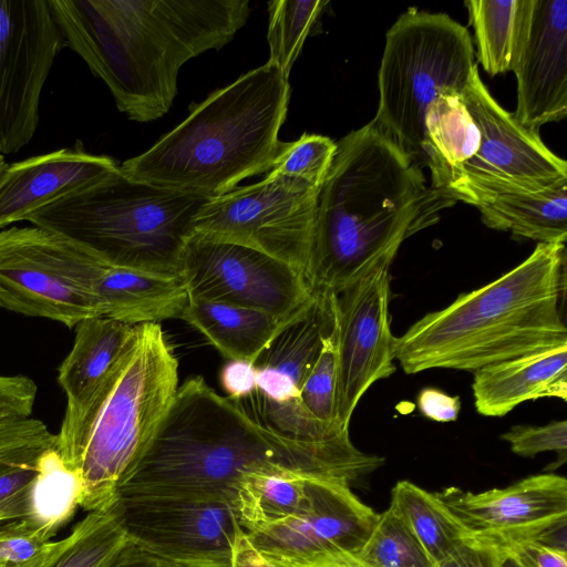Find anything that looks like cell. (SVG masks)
<instances>
[{"mask_svg": "<svg viewBox=\"0 0 567 567\" xmlns=\"http://www.w3.org/2000/svg\"><path fill=\"white\" fill-rule=\"evenodd\" d=\"M127 543L115 502L107 509L89 512L55 542L42 567H109Z\"/></svg>", "mask_w": 567, "mask_h": 567, "instance_id": "cell-29", "label": "cell"}, {"mask_svg": "<svg viewBox=\"0 0 567 567\" xmlns=\"http://www.w3.org/2000/svg\"><path fill=\"white\" fill-rule=\"evenodd\" d=\"M109 567H176L142 550L130 540Z\"/></svg>", "mask_w": 567, "mask_h": 567, "instance_id": "cell-45", "label": "cell"}, {"mask_svg": "<svg viewBox=\"0 0 567 567\" xmlns=\"http://www.w3.org/2000/svg\"><path fill=\"white\" fill-rule=\"evenodd\" d=\"M497 546L467 537L434 567H495Z\"/></svg>", "mask_w": 567, "mask_h": 567, "instance_id": "cell-39", "label": "cell"}, {"mask_svg": "<svg viewBox=\"0 0 567 567\" xmlns=\"http://www.w3.org/2000/svg\"><path fill=\"white\" fill-rule=\"evenodd\" d=\"M320 187L268 172L248 186L208 199L193 233L250 247L303 275Z\"/></svg>", "mask_w": 567, "mask_h": 567, "instance_id": "cell-11", "label": "cell"}, {"mask_svg": "<svg viewBox=\"0 0 567 567\" xmlns=\"http://www.w3.org/2000/svg\"><path fill=\"white\" fill-rule=\"evenodd\" d=\"M328 1L275 0L268 2L269 59L289 78L307 37Z\"/></svg>", "mask_w": 567, "mask_h": 567, "instance_id": "cell-32", "label": "cell"}, {"mask_svg": "<svg viewBox=\"0 0 567 567\" xmlns=\"http://www.w3.org/2000/svg\"><path fill=\"white\" fill-rule=\"evenodd\" d=\"M477 208L489 228L537 244H566L567 178L534 192L502 194Z\"/></svg>", "mask_w": 567, "mask_h": 567, "instance_id": "cell-26", "label": "cell"}, {"mask_svg": "<svg viewBox=\"0 0 567 567\" xmlns=\"http://www.w3.org/2000/svg\"><path fill=\"white\" fill-rule=\"evenodd\" d=\"M514 116L534 131L567 115V0H523Z\"/></svg>", "mask_w": 567, "mask_h": 567, "instance_id": "cell-19", "label": "cell"}, {"mask_svg": "<svg viewBox=\"0 0 567 567\" xmlns=\"http://www.w3.org/2000/svg\"><path fill=\"white\" fill-rule=\"evenodd\" d=\"M116 504L128 540L176 567H231L245 533L230 498L172 487H121Z\"/></svg>", "mask_w": 567, "mask_h": 567, "instance_id": "cell-10", "label": "cell"}, {"mask_svg": "<svg viewBox=\"0 0 567 567\" xmlns=\"http://www.w3.org/2000/svg\"><path fill=\"white\" fill-rule=\"evenodd\" d=\"M309 478L291 471L246 474L239 481L233 501L244 532L261 530L295 515L306 498Z\"/></svg>", "mask_w": 567, "mask_h": 567, "instance_id": "cell-27", "label": "cell"}, {"mask_svg": "<svg viewBox=\"0 0 567 567\" xmlns=\"http://www.w3.org/2000/svg\"><path fill=\"white\" fill-rule=\"evenodd\" d=\"M64 48L49 0H0V155L33 137L41 93Z\"/></svg>", "mask_w": 567, "mask_h": 567, "instance_id": "cell-15", "label": "cell"}, {"mask_svg": "<svg viewBox=\"0 0 567 567\" xmlns=\"http://www.w3.org/2000/svg\"><path fill=\"white\" fill-rule=\"evenodd\" d=\"M136 326L94 317L75 327L73 347L58 375L68 410L82 406L100 388L131 346Z\"/></svg>", "mask_w": 567, "mask_h": 567, "instance_id": "cell-23", "label": "cell"}, {"mask_svg": "<svg viewBox=\"0 0 567 567\" xmlns=\"http://www.w3.org/2000/svg\"><path fill=\"white\" fill-rule=\"evenodd\" d=\"M178 386V360L162 326L137 324L131 346L90 400L65 409L56 434V452L82 482L80 507L89 513L116 502Z\"/></svg>", "mask_w": 567, "mask_h": 567, "instance_id": "cell-6", "label": "cell"}, {"mask_svg": "<svg viewBox=\"0 0 567 567\" xmlns=\"http://www.w3.org/2000/svg\"><path fill=\"white\" fill-rule=\"evenodd\" d=\"M267 560L277 567H369L354 553L340 550L320 553L298 559Z\"/></svg>", "mask_w": 567, "mask_h": 567, "instance_id": "cell-43", "label": "cell"}, {"mask_svg": "<svg viewBox=\"0 0 567 567\" xmlns=\"http://www.w3.org/2000/svg\"><path fill=\"white\" fill-rule=\"evenodd\" d=\"M468 537L498 547L536 542L567 551V480L545 473L481 493L451 486L435 493Z\"/></svg>", "mask_w": 567, "mask_h": 567, "instance_id": "cell-17", "label": "cell"}, {"mask_svg": "<svg viewBox=\"0 0 567 567\" xmlns=\"http://www.w3.org/2000/svg\"><path fill=\"white\" fill-rule=\"evenodd\" d=\"M477 59L491 76L513 70L523 21V0H468Z\"/></svg>", "mask_w": 567, "mask_h": 567, "instance_id": "cell-31", "label": "cell"}, {"mask_svg": "<svg viewBox=\"0 0 567 567\" xmlns=\"http://www.w3.org/2000/svg\"><path fill=\"white\" fill-rule=\"evenodd\" d=\"M337 351L333 326L321 342L318 357L301 389V402L319 422L340 427L336 421ZM346 430V429H342Z\"/></svg>", "mask_w": 567, "mask_h": 567, "instance_id": "cell-35", "label": "cell"}, {"mask_svg": "<svg viewBox=\"0 0 567 567\" xmlns=\"http://www.w3.org/2000/svg\"><path fill=\"white\" fill-rule=\"evenodd\" d=\"M0 522H6V519L2 515H0Z\"/></svg>", "mask_w": 567, "mask_h": 567, "instance_id": "cell-49", "label": "cell"}, {"mask_svg": "<svg viewBox=\"0 0 567 567\" xmlns=\"http://www.w3.org/2000/svg\"><path fill=\"white\" fill-rule=\"evenodd\" d=\"M495 567H525L524 564L506 547L497 546Z\"/></svg>", "mask_w": 567, "mask_h": 567, "instance_id": "cell-47", "label": "cell"}, {"mask_svg": "<svg viewBox=\"0 0 567 567\" xmlns=\"http://www.w3.org/2000/svg\"><path fill=\"white\" fill-rule=\"evenodd\" d=\"M461 97L475 121L481 142L462 166L449 195L477 207L502 194L534 192L567 178V163L537 131L522 125L483 83L477 65Z\"/></svg>", "mask_w": 567, "mask_h": 567, "instance_id": "cell-12", "label": "cell"}, {"mask_svg": "<svg viewBox=\"0 0 567 567\" xmlns=\"http://www.w3.org/2000/svg\"><path fill=\"white\" fill-rule=\"evenodd\" d=\"M525 567H567V551L536 542H520L506 546Z\"/></svg>", "mask_w": 567, "mask_h": 567, "instance_id": "cell-42", "label": "cell"}, {"mask_svg": "<svg viewBox=\"0 0 567 567\" xmlns=\"http://www.w3.org/2000/svg\"><path fill=\"white\" fill-rule=\"evenodd\" d=\"M455 203L372 121L351 131L318 193L303 270L311 295L328 298L392 264L403 241Z\"/></svg>", "mask_w": 567, "mask_h": 567, "instance_id": "cell-1", "label": "cell"}, {"mask_svg": "<svg viewBox=\"0 0 567 567\" xmlns=\"http://www.w3.org/2000/svg\"><path fill=\"white\" fill-rule=\"evenodd\" d=\"M333 326L330 299L313 296L271 339L254 362L255 392L239 401L261 425L302 442L329 440L342 432L317 421L301 402L303 382Z\"/></svg>", "mask_w": 567, "mask_h": 567, "instance_id": "cell-13", "label": "cell"}, {"mask_svg": "<svg viewBox=\"0 0 567 567\" xmlns=\"http://www.w3.org/2000/svg\"><path fill=\"white\" fill-rule=\"evenodd\" d=\"M231 567H277L269 563L248 542L244 533L235 548Z\"/></svg>", "mask_w": 567, "mask_h": 567, "instance_id": "cell-46", "label": "cell"}, {"mask_svg": "<svg viewBox=\"0 0 567 567\" xmlns=\"http://www.w3.org/2000/svg\"><path fill=\"white\" fill-rule=\"evenodd\" d=\"M37 390L28 377L0 375V427L30 417Z\"/></svg>", "mask_w": 567, "mask_h": 567, "instance_id": "cell-38", "label": "cell"}, {"mask_svg": "<svg viewBox=\"0 0 567 567\" xmlns=\"http://www.w3.org/2000/svg\"><path fill=\"white\" fill-rule=\"evenodd\" d=\"M64 48L78 53L138 123L171 109L181 68L246 24L249 0H49Z\"/></svg>", "mask_w": 567, "mask_h": 567, "instance_id": "cell-3", "label": "cell"}, {"mask_svg": "<svg viewBox=\"0 0 567 567\" xmlns=\"http://www.w3.org/2000/svg\"><path fill=\"white\" fill-rule=\"evenodd\" d=\"M291 318H278L250 308L198 299H188L179 316L226 360L252 363Z\"/></svg>", "mask_w": 567, "mask_h": 567, "instance_id": "cell-25", "label": "cell"}, {"mask_svg": "<svg viewBox=\"0 0 567 567\" xmlns=\"http://www.w3.org/2000/svg\"><path fill=\"white\" fill-rule=\"evenodd\" d=\"M421 413L436 422H452L458 416L461 399L458 395H449L435 388H424L416 399Z\"/></svg>", "mask_w": 567, "mask_h": 567, "instance_id": "cell-41", "label": "cell"}, {"mask_svg": "<svg viewBox=\"0 0 567 567\" xmlns=\"http://www.w3.org/2000/svg\"><path fill=\"white\" fill-rule=\"evenodd\" d=\"M501 437L509 444L513 453L523 457H534L548 451L565 455L567 421H553L542 426L515 425Z\"/></svg>", "mask_w": 567, "mask_h": 567, "instance_id": "cell-37", "label": "cell"}, {"mask_svg": "<svg viewBox=\"0 0 567 567\" xmlns=\"http://www.w3.org/2000/svg\"><path fill=\"white\" fill-rule=\"evenodd\" d=\"M358 558L369 567H434L426 551L389 506L378 519Z\"/></svg>", "mask_w": 567, "mask_h": 567, "instance_id": "cell-33", "label": "cell"}, {"mask_svg": "<svg viewBox=\"0 0 567 567\" xmlns=\"http://www.w3.org/2000/svg\"><path fill=\"white\" fill-rule=\"evenodd\" d=\"M390 506L422 545L434 566L468 537L465 527L435 493L410 481H399L393 486Z\"/></svg>", "mask_w": 567, "mask_h": 567, "instance_id": "cell-28", "label": "cell"}, {"mask_svg": "<svg viewBox=\"0 0 567 567\" xmlns=\"http://www.w3.org/2000/svg\"><path fill=\"white\" fill-rule=\"evenodd\" d=\"M461 94L441 93L427 107L423 122V165L430 169L431 186L447 195L481 142L480 130Z\"/></svg>", "mask_w": 567, "mask_h": 567, "instance_id": "cell-24", "label": "cell"}, {"mask_svg": "<svg viewBox=\"0 0 567 567\" xmlns=\"http://www.w3.org/2000/svg\"><path fill=\"white\" fill-rule=\"evenodd\" d=\"M378 516L352 493L350 484L311 477L306 498L295 515L245 534L267 559H298L339 550L355 554Z\"/></svg>", "mask_w": 567, "mask_h": 567, "instance_id": "cell-18", "label": "cell"}, {"mask_svg": "<svg viewBox=\"0 0 567 567\" xmlns=\"http://www.w3.org/2000/svg\"><path fill=\"white\" fill-rule=\"evenodd\" d=\"M289 100V78L266 62L189 105L183 122L118 165L120 173L186 195H224L271 169Z\"/></svg>", "mask_w": 567, "mask_h": 567, "instance_id": "cell-5", "label": "cell"}, {"mask_svg": "<svg viewBox=\"0 0 567 567\" xmlns=\"http://www.w3.org/2000/svg\"><path fill=\"white\" fill-rule=\"evenodd\" d=\"M337 152V142L320 134L303 133L281 142L270 173L321 187Z\"/></svg>", "mask_w": 567, "mask_h": 567, "instance_id": "cell-34", "label": "cell"}, {"mask_svg": "<svg viewBox=\"0 0 567 567\" xmlns=\"http://www.w3.org/2000/svg\"><path fill=\"white\" fill-rule=\"evenodd\" d=\"M219 382L227 396L238 401L248 399L256 388L254 363L227 360L219 371Z\"/></svg>", "mask_w": 567, "mask_h": 567, "instance_id": "cell-40", "label": "cell"}, {"mask_svg": "<svg viewBox=\"0 0 567 567\" xmlns=\"http://www.w3.org/2000/svg\"><path fill=\"white\" fill-rule=\"evenodd\" d=\"M179 275L188 299L207 300L291 318L312 299L301 272L247 246L192 233Z\"/></svg>", "mask_w": 567, "mask_h": 567, "instance_id": "cell-14", "label": "cell"}, {"mask_svg": "<svg viewBox=\"0 0 567 567\" xmlns=\"http://www.w3.org/2000/svg\"><path fill=\"white\" fill-rule=\"evenodd\" d=\"M7 166L3 156L0 155V173L3 171V168Z\"/></svg>", "mask_w": 567, "mask_h": 567, "instance_id": "cell-48", "label": "cell"}, {"mask_svg": "<svg viewBox=\"0 0 567 567\" xmlns=\"http://www.w3.org/2000/svg\"><path fill=\"white\" fill-rule=\"evenodd\" d=\"M474 405L484 416H504L528 400H567V344L527 353L474 372Z\"/></svg>", "mask_w": 567, "mask_h": 567, "instance_id": "cell-21", "label": "cell"}, {"mask_svg": "<svg viewBox=\"0 0 567 567\" xmlns=\"http://www.w3.org/2000/svg\"><path fill=\"white\" fill-rule=\"evenodd\" d=\"M391 265L329 296L337 351L336 421L346 430L367 390L395 371L389 315Z\"/></svg>", "mask_w": 567, "mask_h": 567, "instance_id": "cell-16", "label": "cell"}, {"mask_svg": "<svg viewBox=\"0 0 567 567\" xmlns=\"http://www.w3.org/2000/svg\"><path fill=\"white\" fill-rule=\"evenodd\" d=\"M383 463V457L357 449L349 431L320 442L278 434L257 422L238 400L218 394L203 377H194L178 386L147 450L121 487L197 489L234 501L248 473L291 471L350 484Z\"/></svg>", "mask_w": 567, "mask_h": 567, "instance_id": "cell-2", "label": "cell"}, {"mask_svg": "<svg viewBox=\"0 0 567 567\" xmlns=\"http://www.w3.org/2000/svg\"><path fill=\"white\" fill-rule=\"evenodd\" d=\"M82 491L79 474L65 465L55 446L48 449L38 461L24 519L52 539L80 507Z\"/></svg>", "mask_w": 567, "mask_h": 567, "instance_id": "cell-30", "label": "cell"}, {"mask_svg": "<svg viewBox=\"0 0 567 567\" xmlns=\"http://www.w3.org/2000/svg\"><path fill=\"white\" fill-rule=\"evenodd\" d=\"M43 434V426L37 419L28 417L0 427V451L32 445Z\"/></svg>", "mask_w": 567, "mask_h": 567, "instance_id": "cell-44", "label": "cell"}, {"mask_svg": "<svg viewBox=\"0 0 567 567\" xmlns=\"http://www.w3.org/2000/svg\"><path fill=\"white\" fill-rule=\"evenodd\" d=\"M566 244H537L492 282L429 312L393 342L405 373L430 369L475 372L567 344L564 318Z\"/></svg>", "mask_w": 567, "mask_h": 567, "instance_id": "cell-4", "label": "cell"}, {"mask_svg": "<svg viewBox=\"0 0 567 567\" xmlns=\"http://www.w3.org/2000/svg\"><path fill=\"white\" fill-rule=\"evenodd\" d=\"M120 173L110 156L70 148L7 165L0 173V228L74 197Z\"/></svg>", "mask_w": 567, "mask_h": 567, "instance_id": "cell-20", "label": "cell"}, {"mask_svg": "<svg viewBox=\"0 0 567 567\" xmlns=\"http://www.w3.org/2000/svg\"><path fill=\"white\" fill-rule=\"evenodd\" d=\"M476 65L464 25L446 13L410 8L385 34L372 122L423 166L427 107L443 92L462 93Z\"/></svg>", "mask_w": 567, "mask_h": 567, "instance_id": "cell-8", "label": "cell"}, {"mask_svg": "<svg viewBox=\"0 0 567 567\" xmlns=\"http://www.w3.org/2000/svg\"><path fill=\"white\" fill-rule=\"evenodd\" d=\"M207 198L131 181L121 173L47 207L28 221L80 244L111 266L179 275L193 219Z\"/></svg>", "mask_w": 567, "mask_h": 567, "instance_id": "cell-7", "label": "cell"}, {"mask_svg": "<svg viewBox=\"0 0 567 567\" xmlns=\"http://www.w3.org/2000/svg\"><path fill=\"white\" fill-rule=\"evenodd\" d=\"M107 264L56 231H0V307L76 327L101 317L96 287Z\"/></svg>", "mask_w": 567, "mask_h": 567, "instance_id": "cell-9", "label": "cell"}, {"mask_svg": "<svg viewBox=\"0 0 567 567\" xmlns=\"http://www.w3.org/2000/svg\"><path fill=\"white\" fill-rule=\"evenodd\" d=\"M55 542L27 519L0 527V567H42Z\"/></svg>", "mask_w": 567, "mask_h": 567, "instance_id": "cell-36", "label": "cell"}, {"mask_svg": "<svg viewBox=\"0 0 567 567\" xmlns=\"http://www.w3.org/2000/svg\"><path fill=\"white\" fill-rule=\"evenodd\" d=\"M96 296L101 317L131 326L178 318L188 300L181 275L107 265Z\"/></svg>", "mask_w": 567, "mask_h": 567, "instance_id": "cell-22", "label": "cell"}]
</instances>
